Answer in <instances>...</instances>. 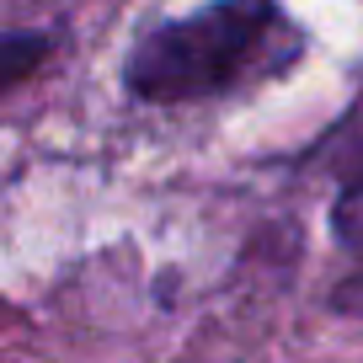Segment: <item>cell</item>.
<instances>
[{"instance_id":"1","label":"cell","mask_w":363,"mask_h":363,"mask_svg":"<svg viewBox=\"0 0 363 363\" xmlns=\"http://www.w3.org/2000/svg\"><path fill=\"white\" fill-rule=\"evenodd\" d=\"M294 48L278 0H214L139 38L123 80L139 102H203L289 65Z\"/></svg>"},{"instance_id":"2","label":"cell","mask_w":363,"mask_h":363,"mask_svg":"<svg viewBox=\"0 0 363 363\" xmlns=\"http://www.w3.org/2000/svg\"><path fill=\"white\" fill-rule=\"evenodd\" d=\"M331 230H337L347 246H363V160L352 166V177L342 182L337 208H331Z\"/></svg>"},{"instance_id":"3","label":"cell","mask_w":363,"mask_h":363,"mask_svg":"<svg viewBox=\"0 0 363 363\" xmlns=\"http://www.w3.org/2000/svg\"><path fill=\"white\" fill-rule=\"evenodd\" d=\"M38 54H43V38H11V43H6V86H16Z\"/></svg>"},{"instance_id":"4","label":"cell","mask_w":363,"mask_h":363,"mask_svg":"<svg viewBox=\"0 0 363 363\" xmlns=\"http://www.w3.org/2000/svg\"><path fill=\"white\" fill-rule=\"evenodd\" d=\"M331 310H342V315H358L363 320V272H352V278H342L337 294H331Z\"/></svg>"}]
</instances>
